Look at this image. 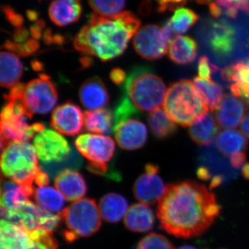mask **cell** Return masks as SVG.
<instances>
[{"instance_id":"obj_1","label":"cell","mask_w":249,"mask_h":249,"mask_svg":"<svg viewBox=\"0 0 249 249\" xmlns=\"http://www.w3.org/2000/svg\"><path fill=\"white\" fill-rule=\"evenodd\" d=\"M221 210L214 193L188 180L167 185L157 214L162 230L178 238L190 239L207 231Z\"/></svg>"},{"instance_id":"obj_2","label":"cell","mask_w":249,"mask_h":249,"mask_svg":"<svg viewBox=\"0 0 249 249\" xmlns=\"http://www.w3.org/2000/svg\"><path fill=\"white\" fill-rule=\"evenodd\" d=\"M140 24L138 18L126 11L113 17L93 14L75 37L73 45L82 53L108 61L124 53Z\"/></svg>"},{"instance_id":"obj_3","label":"cell","mask_w":249,"mask_h":249,"mask_svg":"<svg viewBox=\"0 0 249 249\" xmlns=\"http://www.w3.org/2000/svg\"><path fill=\"white\" fill-rule=\"evenodd\" d=\"M34 146L27 142H10L1 150V169L3 175L34 194V183L42 169L38 165Z\"/></svg>"},{"instance_id":"obj_4","label":"cell","mask_w":249,"mask_h":249,"mask_svg":"<svg viewBox=\"0 0 249 249\" xmlns=\"http://www.w3.org/2000/svg\"><path fill=\"white\" fill-rule=\"evenodd\" d=\"M124 91L139 110L152 111L160 109L164 103L166 87L150 67L139 66L127 75Z\"/></svg>"},{"instance_id":"obj_5","label":"cell","mask_w":249,"mask_h":249,"mask_svg":"<svg viewBox=\"0 0 249 249\" xmlns=\"http://www.w3.org/2000/svg\"><path fill=\"white\" fill-rule=\"evenodd\" d=\"M163 107L170 119L183 127L191 126L198 117L209 111L190 80H181L170 85Z\"/></svg>"},{"instance_id":"obj_6","label":"cell","mask_w":249,"mask_h":249,"mask_svg":"<svg viewBox=\"0 0 249 249\" xmlns=\"http://www.w3.org/2000/svg\"><path fill=\"white\" fill-rule=\"evenodd\" d=\"M59 214L66 227L62 236L68 243L90 237L101 227L102 216L93 199L83 198L72 203Z\"/></svg>"},{"instance_id":"obj_7","label":"cell","mask_w":249,"mask_h":249,"mask_svg":"<svg viewBox=\"0 0 249 249\" xmlns=\"http://www.w3.org/2000/svg\"><path fill=\"white\" fill-rule=\"evenodd\" d=\"M4 97L19 100L33 117L36 114H48L53 109L58 103V93L50 77L40 74L27 85H15Z\"/></svg>"},{"instance_id":"obj_8","label":"cell","mask_w":249,"mask_h":249,"mask_svg":"<svg viewBox=\"0 0 249 249\" xmlns=\"http://www.w3.org/2000/svg\"><path fill=\"white\" fill-rule=\"evenodd\" d=\"M4 98L6 103L1 113V150L11 142H28L45 129V124L41 123L29 124L33 117L19 100Z\"/></svg>"},{"instance_id":"obj_9","label":"cell","mask_w":249,"mask_h":249,"mask_svg":"<svg viewBox=\"0 0 249 249\" xmlns=\"http://www.w3.org/2000/svg\"><path fill=\"white\" fill-rule=\"evenodd\" d=\"M1 219L19 226L29 232L45 231L53 233L62 221L60 214L47 212L29 199L16 211L1 209Z\"/></svg>"},{"instance_id":"obj_10","label":"cell","mask_w":249,"mask_h":249,"mask_svg":"<svg viewBox=\"0 0 249 249\" xmlns=\"http://www.w3.org/2000/svg\"><path fill=\"white\" fill-rule=\"evenodd\" d=\"M34 145L37 157L45 164L60 163L72 152L65 137L52 129H45L36 134Z\"/></svg>"},{"instance_id":"obj_11","label":"cell","mask_w":249,"mask_h":249,"mask_svg":"<svg viewBox=\"0 0 249 249\" xmlns=\"http://www.w3.org/2000/svg\"><path fill=\"white\" fill-rule=\"evenodd\" d=\"M133 44L137 53L148 60L164 56L170 45L163 29L155 24H148L139 29L134 36Z\"/></svg>"},{"instance_id":"obj_12","label":"cell","mask_w":249,"mask_h":249,"mask_svg":"<svg viewBox=\"0 0 249 249\" xmlns=\"http://www.w3.org/2000/svg\"><path fill=\"white\" fill-rule=\"evenodd\" d=\"M159 173V166L148 163L145 166V172L136 180L134 196L142 204L148 206L155 204L164 194L166 186Z\"/></svg>"},{"instance_id":"obj_13","label":"cell","mask_w":249,"mask_h":249,"mask_svg":"<svg viewBox=\"0 0 249 249\" xmlns=\"http://www.w3.org/2000/svg\"><path fill=\"white\" fill-rule=\"evenodd\" d=\"M77 150L90 162L107 163L114 157L115 143L107 136L85 134L75 141Z\"/></svg>"},{"instance_id":"obj_14","label":"cell","mask_w":249,"mask_h":249,"mask_svg":"<svg viewBox=\"0 0 249 249\" xmlns=\"http://www.w3.org/2000/svg\"><path fill=\"white\" fill-rule=\"evenodd\" d=\"M50 124L59 133L76 135L83 130L84 115L78 106L68 101L54 109Z\"/></svg>"},{"instance_id":"obj_15","label":"cell","mask_w":249,"mask_h":249,"mask_svg":"<svg viewBox=\"0 0 249 249\" xmlns=\"http://www.w3.org/2000/svg\"><path fill=\"white\" fill-rule=\"evenodd\" d=\"M29 232L6 219L0 222V249H31L41 234Z\"/></svg>"},{"instance_id":"obj_16","label":"cell","mask_w":249,"mask_h":249,"mask_svg":"<svg viewBox=\"0 0 249 249\" xmlns=\"http://www.w3.org/2000/svg\"><path fill=\"white\" fill-rule=\"evenodd\" d=\"M221 77L229 83L232 95L249 105V57L244 61H238L221 70Z\"/></svg>"},{"instance_id":"obj_17","label":"cell","mask_w":249,"mask_h":249,"mask_svg":"<svg viewBox=\"0 0 249 249\" xmlns=\"http://www.w3.org/2000/svg\"><path fill=\"white\" fill-rule=\"evenodd\" d=\"M114 132L118 145L124 150H138L146 143V126L136 119H131L124 121L118 125Z\"/></svg>"},{"instance_id":"obj_18","label":"cell","mask_w":249,"mask_h":249,"mask_svg":"<svg viewBox=\"0 0 249 249\" xmlns=\"http://www.w3.org/2000/svg\"><path fill=\"white\" fill-rule=\"evenodd\" d=\"M208 42L211 52L214 55L220 58H227L231 55L235 49V31L227 23H213Z\"/></svg>"},{"instance_id":"obj_19","label":"cell","mask_w":249,"mask_h":249,"mask_svg":"<svg viewBox=\"0 0 249 249\" xmlns=\"http://www.w3.org/2000/svg\"><path fill=\"white\" fill-rule=\"evenodd\" d=\"M54 185L70 202L83 199L88 191L83 175L73 169L65 170L59 173L54 180Z\"/></svg>"},{"instance_id":"obj_20","label":"cell","mask_w":249,"mask_h":249,"mask_svg":"<svg viewBox=\"0 0 249 249\" xmlns=\"http://www.w3.org/2000/svg\"><path fill=\"white\" fill-rule=\"evenodd\" d=\"M79 98L82 105L90 110L103 109L109 101L107 88L98 77L88 78L82 84Z\"/></svg>"},{"instance_id":"obj_21","label":"cell","mask_w":249,"mask_h":249,"mask_svg":"<svg viewBox=\"0 0 249 249\" xmlns=\"http://www.w3.org/2000/svg\"><path fill=\"white\" fill-rule=\"evenodd\" d=\"M247 107L245 103L233 95L224 96L216 110L218 124L224 128H235L245 117Z\"/></svg>"},{"instance_id":"obj_22","label":"cell","mask_w":249,"mask_h":249,"mask_svg":"<svg viewBox=\"0 0 249 249\" xmlns=\"http://www.w3.org/2000/svg\"><path fill=\"white\" fill-rule=\"evenodd\" d=\"M155 217L148 205L139 203L132 205L124 217L126 228L134 232L150 231L155 224Z\"/></svg>"},{"instance_id":"obj_23","label":"cell","mask_w":249,"mask_h":249,"mask_svg":"<svg viewBox=\"0 0 249 249\" xmlns=\"http://www.w3.org/2000/svg\"><path fill=\"white\" fill-rule=\"evenodd\" d=\"M219 132L217 121L211 113H204L190 126L189 135L199 145H209L215 140Z\"/></svg>"},{"instance_id":"obj_24","label":"cell","mask_w":249,"mask_h":249,"mask_svg":"<svg viewBox=\"0 0 249 249\" xmlns=\"http://www.w3.org/2000/svg\"><path fill=\"white\" fill-rule=\"evenodd\" d=\"M80 0H55L49 7V17L60 27L76 22L81 14Z\"/></svg>"},{"instance_id":"obj_25","label":"cell","mask_w":249,"mask_h":249,"mask_svg":"<svg viewBox=\"0 0 249 249\" xmlns=\"http://www.w3.org/2000/svg\"><path fill=\"white\" fill-rule=\"evenodd\" d=\"M196 41L188 36H178L170 42L168 55L172 61L179 65H187L195 61L197 54Z\"/></svg>"},{"instance_id":"obj_26","label":"cell","mask_w":249,"mask_h":249,"mask_svg":"<svg viewBox=\"0 0 249 249\" xmlns=\"http://www.w3.org/2000/svg\"><path fill=\"white\" fill-rule=\"evenodd\" d=\"M24 71L22 62L16 54L1 52L0 59V83L3 88H13L18 84Z\"/></svg>"},{"instance_id":"obj_27","label":"cell","mask_w":249,"mask_h":249,"mask_svg":"<svg viewBox=\"0 0 249 249\" xmlns=\"http://www.w3.org/2000/svg\"><path fill=\"white\" fill-rule=\"evenodd\" d=\"M98 208L103 219L109 223L120 222L129 209L125 198L112 193H108L101 198Z\"/></svg>"},{"instance_id":"obj_28","label":"cell","mask_w":249,"mask_h":249,"mask_svg":"<svg viewBox=\"0 0 249 249\" xmlns=\"http://www.w3.org/2000/svg\"><path fill=\"white\" fill-rule=\"evenodd\" d=\"M214 142L218 150L227 157L237 152H245L249 144L247 137L235 129L222 131L216 137Z\"/></svg>"},{"instance_id":"obj_29","label":"cell","mask_w":249,"mask_h":249,"mask_svg":"<svg viewBox=\"0 0 249 249\" xmlns=\"http://www.w3.org/2000/svg\"><path fill=\"white\" fill-rule=\"evenodd\" d=\"M34 196L24 187L14 181H5L1 184V209L16 211Z\"/></svg>"},{"instance_id":"obj_30","label":"cell","mask_w":249,"mask_h":249,"mask_svg":"<svg viewBox=\"0 0 249 249\" xmlns=\"http://www.w3.org/2000/svg\"><path fill=\"white\" fill-rule=\"evenodd\" d=\"M85 129L91 133L109 134L114 131V113L108 109L86 111L84 114Z\"/></svg>"},{"instance_id":"obj_31","label":"cell","mask_w":249,"mask_h":249,"mask_svg":"<svg viewBox=\"0 0 249 249\" xmlns=\"http://www.w3.org/2000/svg\"><path fill=\"white\" fill-rule=\"evenodd\" d=\"M193 84L206 107L211 111L217 110L224 97L220 85L199 77L195 78Z\"/></svg>"},{"instance_id":"obj_32","label":"cell","mask_w":249,"mask_h":249,"mask_svg":"<svg viewBox=\"0 0 249 249\" xmlns=\"http://www.w3.org/2000/svg\"><path fill=\"white\" fill-rule=\"evenodd\" d=\"M34 197L37 204L47 212L59 214L65 209V197L53 187H38L34 192Z\"/></svg>"},{"instance_id":"obj_33","label":"cell","mask_w":249,"mask_h":249,"mask_svg":"<svg viewBox=\"0 0 249 249\" xmlns=\"http://www.w3.org/2000/svg\"><path fill=\"white\" fill-rule=\"evenodd\" d=\"M147 122L150 130L156 139H165L172 137L178 131V127L173 120L161 109L152 111L149 114Z\"/></svg>"},{"instance_id":"obj_34","label":"cell","mask_w":249,"mask_h":249,"mask_svg":"<svg viewBox=\"0 0 249 249\" xmlns=\"http://www.w3.org/2000/svg\"><path fill=\"white\" fill-rule=\"evenodd\" d=\"M199 19V16L193 10L186 8L177 9L171 19L170 25L175 34L186 33Z\"/></svg>"},{"instance_id":"obj_35","label":"cell","mask_w":249,"mask_h":249,"mask_svg":"<svg viewBox=\"0 0 249 249\" xmlns=\"http://www.w3.org/2000/svg\"><path fill=\"white\" fill-rule=\"evenodd\" d=\"M91 9L99 16L113 17L123 12L125 0H88Z\"/></svg>"},{"instance_id":"obj_36","label":"cell","mask_w":249,"mask_h":249,"mask_svg":"<svg viewBox=\"0 0 249 249\" xmlns=\"http://www.w3.org/2000/svg\"><path fill=\"white\" fill-rule=\"evenodd\" d=\"M139 115L138 109L134 106L128 96L124 95L116 105L114 111V129L118 125L131 119V117Z\"/></svg>"},{"instance_id":"obj_37","label":"cell","mask_w":249,"mask_h":249,"mask_svg":"<svg viewBox=\"0 0 249 249\" xmlns=\"http://www.w3.org/2000/svg\"><path fill=\"white\" fill-rule=\"evenodd\" d=\"M215 3L228 17L236 18L240 11L249 15V0H215Z\"/></svg>"},{"instance_id":"obj_38","label":"cell","mask_w":249,"mask_h":249,"mask_svg":"<svg viewBox=\"0 0 249 249\" xmlns=\"http://www.w3.org/2000/svg\"><path fill=\"white\" fill-rule=\"evenodd\" d=\"M137 249H175V247L165 236L152 232L139 242Z\"/></svg>"},{"instance_id":"obj_39","label":"cell","mask_w":249,"mask_h":249,"mask_svg":"<svg viewBox=\"0 0 249 249\" xmlns=\"http://www.w3.org/2000/svg\"><path fill=\"white\" fill-rule=\"evenodd\" d=\"M82 165V160L80 158L79 154L77 153L75 150H72L67 158L65 160L60 162V163H49V164H45L42 163V168L45 170L46 172L49 173H55V171H63L65 170L68 169H77L80 168Z\"/></svg>"},{"instance_id":"obj_40","label":"cell","mask_w":249,"mask_h":249,"mask_svg":"<svg viewBox=\"0 0 249 249\" xmlns=\"http://www.w3.org/2000/svg\"><path fill=\"white\" fill-rule=\"evenodd\" d=\"M219 67L210 61L206 56H201L198 62L197 71L199 78L207 80H211L213 73L219 71Z\"/></svg>"},{"instance_id":"obj_41","label":"cell","mask_w":249,"mask_h":249,"mask_svg":"<svg viewBox=\"0 0 249 249\" xmlns=\"http://www.w3.org/2000/svg\"><path fill=\"white\" fill-rule=\"evenodd\" d=\"M52 234L50 232L41 234L37 237L34 247L31 249H58V242Z\"/></svg>"},{"instance_id":"obj_42","label":"cell","mask_w":249,"mask_h":249,"mask_svg":"<svg viewBox=\"0 0 249 249\" xmlns=\"http://www.w3.org/2000/svg\"><path fill=\"white\" fill-rule=\"evenodd\" d=\"M160 1V8L159 11H163L166 10H171L178 5L182 4L186 0H159ZM199 4H204L209 3L212 0H196Z\"/></svg>"},{"instance_id":"obj_43","label":"cell","mask_w":249,"mask_h":249,"mask_svg":"<svg viewBox=\"0 0 249 249\" xmlns=\"http://www.w3.org/2000/svg\"><path fill=\"white\" fill-rule=\"evenodd\" d=\"M230 164L234 169H240L245 165L247 156L245 152H241L233 154L230 157Z\"/></svg>"},{"instance_id":"obj_44","label":"cell","mask_w":249,"mask_h":249,"mask_svg":"<svg viewBox=\"0 0 249 249\" xmlns=\"http://www.w3.org/2000/svg\"><path fill=\"white\" fill-rule=\"evenodd\" d=\"M88 169L90 173L94 174V175L106 176L108 173V165L107 163L89 162L88 165Z\"/></svg>"},{"instance_id":"obj_45","label":"cell","mask_w":249,"mask_h":249,"mask_svg":"<svg viewBox=\"0 0 249 249\" xmlns=\"http://www.w3.org/2000/svg\"><path fill=\"white\" fill-rule=\"evenodd\" d=\"M127 76L125 72L119 68L114 69L110 73V79L113 83L116 85L124 83Z\"/></svg>"},{"instance_id":"obj_46","label":"cell","mask_w":249,"mask_h":249,"mask_svg":"<svg viewBox=\"0 0 249 249\" xmlns=\"http://www.w3.org/2000/svg\"><path fill=\"white\" fill-rule=\"evenodd\" d=\"M196 175H197L199 179L203 180V181H209V180L212 179V178H213L212 176L211 170L205 165H201L197 168Z\"/></svg>"},{"instance_id":"obj_47","label":"cell","mask_w":249,"mask_h":249,"mask_svg":"<svg viewBox=\"0 0 249 249\" xmlns=\"http://www.w3.org/2000/svg\"><path fill=\"white\" fill-rule=\"evenodd\" d=\"M49 183V177L46 172L42 171V169L37 173L35 178V183L38 187L47 186Z\"/></svg>"},{"instance_id":"obj_48","label":"cell","mask_w":249,"mask_h":249,"mask_svg":"<svg viewBox=\"0 0 249 249\" xmlns=\"http://www.w3.org/2000/svg\"><path fill=\"white\" fill-rule=\"evenodd\" d=\"M5 13L7 14L8 17L9 18L10 20L13 24L17 26V27L22 24V18H21V16L18 17L17 14H14L11 9L7 7L5 8Z\"/></svg>"},{"instance_id":"obj_49","label":"cell","mask_w":249,"mask_h":249,"mask_svg":"<svg viewBox=\"0 0 249 249\" xmlns=\"http://www.w3.org/2000/svg\"><path fill=\"white\" fill-rule=\"evenodd\" d=\"M210 12L214 18H219L222 16L223 11L222 9L215 2H211L209 4Z\"/></svg>"},{"instance_id":"obj_50","label":"cell","mask_w":249,"mask_h":249,"mask_svg":"<svg viewBox=\"0 0 249 249\" xmlns=\"http://www.w3.org/2000/svg\"><path fill=\"white\" fill-rule=\"evenodd\" d=\"M223 178H224L221 175L214 176L212 179H211V184H210V190L214 189V188H217L218 187L220 186L223 182Z\"/></svg>"},{"instance_id":"obj_51","label":"cell","mask_w":249,"mask_h":249,"mask_svg":"<svg viewBox=\"0 0 249 249\" xmlns=\"http://www.w3.org/2000/svg\"><path fill=\"white\" fill-rule=\"evenodd\" d=\"M241 129H242V132L245 133V135L249 138V112L242 121V124H241Z\"/></svg>"},{"instance_id":"obj_52","label":"cell","mask_w":249,"mask_h":249,"mask_svg":"<svg viewBox=\"0 0 249 249\" xmlns=\"http://www.w3.org/2000/svg\"><path fill=\"white\" fill-rule=\"evenodd\" d=\"M242 175L245 179L249 180V163H246L245 165L242 167Z\"/></svg>"},{"instance_id":"obj_53","label":"cell","mask_w":249,"mask_h":249,"mask_svg":"<svg viewBox=\"0 0 249 249\" xmlns=\"http://www.w3.org/2000/svg\"><path fill=\"white\" fill-rule=\"evenodd\" d=\"M178 249H196V247H192V246L188 245H184L182 246V247H179Z\"/></svg>"},{"instance_id":"obj_54","label":"cell","mask_w":249,"mask_h":249,"mask_svg":"<svg viewBox=\"0 0 249 249\" xmlns=\"http://www.w3.org/2000/svg\"></svg>"}]
</instances>
